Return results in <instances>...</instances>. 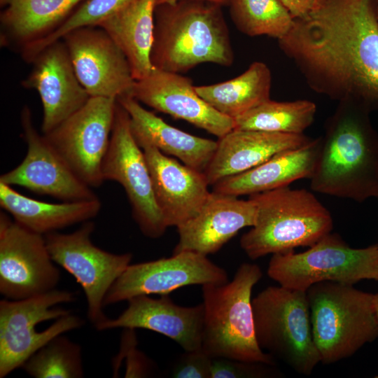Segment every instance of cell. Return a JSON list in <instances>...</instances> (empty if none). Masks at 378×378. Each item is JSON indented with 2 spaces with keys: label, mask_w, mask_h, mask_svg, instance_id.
<instances>
[{
  "label": "cell",
  "mask_w": 378,
  "mask_h": 378,
  "mask_svg": "<svg viewBox=\"0 0 378 378\" xmlns=\"http://www.w3.org/2000/svg\"><path fill=\"white\" fill-rule=\"evenodd\" d=\"M116 103L115 99L92 97L81 108L44 134L91 188L104 181L102 166L109 146Z\"/></svg>",
  "instance_id": "13"
},
{
  "label": "cell",
  "mask_w": 378,
  "mask_h": 378,
  "mask_svg": "<svg viewBox=\"0 0 378 378\" xmlns=\"http://www.w3.org/2000/svg\"><path fill=\"white\" fill-rule=\"evenodd\" d=\"M31 64V71L22 85L36 90L40 96L41 132L46 134L81 108L90 97L76 75L62 40L42 49Z\"/></svg>",
  "instance_id": "17"
},
{
  "label": "cell",
  "mask_w": 378,
  "mask_h": 378,
  "mask_svg": "<svg viewBox=\"0 0 378 378\" xmlns=\"http://www.w3.org/2000/svg\"><path fill=\"white\" fill-rule=\"evenodd\" d=\"M227 5L235 27L248 36L279 40L293 24L294 18L278 0H229Z\"/></svg>",
  "instance_id": "30"
},
{
  "label": "cell",
  "mask_w": 378,
  "mask_h": 378,
  "mask_svg": "<svg viewBox=\"0 0 378 378\" xmlns=\"http://www.w3.org/2000/svg\"><path fill=\"white\" fill-rule=\"evenodd\" d=\"M252 307L260 347L295 372L309 375L321 358L306 291L269 286L252 299Z\"/></svg>",
  "instance_id": "8"
},
{
  "label": "cell",
  "mask_w": 378,
  "mask_h": 378,
  "mask_svg": "<svg viewBox=\"0 0 378 378\" xmlns=\"http://www.w3.org/2000/svg\"><path fill=\"white\" fill-rule=\"evenodd\" d=\"M370 113L354 102H338L321 136L313 191L358 202L378 197V133Z\"/></svg>",
  "instance_id": "2"
},
{
  "label": "cell",
  "mask_w": 378,
  "mask_h": 378,
  "mask_svg": "<svg viewBox=\"0 0 378 378\" xmlns=\"http://www.w3.org/2000/svg\"><path fill=\"white\" fill-rule=\"evenodd\" d=\"M132 97L218 138L235 127L234 119L209 105L197 93L192 80L181 74L153 68L147 76L135 81Z\"/></svg>",
  "instance_id": "18"
},
{
  "label": "cell",
  "mask_w": 378,
  "mask_h": 378,
  "mask_svg": "<svg viewBox=\"0 0 378 378\" xmlns=\"http://www.w3.org/2000/svg\"><path fill=\"white\" fill-rule=\"evenodd\" d=\"M272 74L268 66L254 62L238 76L219 83L195 86L197 93L220 113L235 119L270 99Z\"/></svg>",
  "instance_id": "28"
},
{
  "label": "cell",
  "mask_w": 378,
  "mask_h": 378,
  "mask_svg": "<svg viewBox=\"0 0 378 378\" xmlns=\"http://www.w3.org/2000/svg\"><path fill=\"white\" fill-rule=\"evenodd\" d=\"M74 293L53 289L22 300L0 301V377L16 369L57 335L80 328L83 320L57 305Z\"/></svg>",
  "instance_id": "7"
},
{
  "label": "cell",
  "mask_w": 378,
  "mask_h": 378,
  "mask_svg": "<svg viewBox=\"0 0 378 378\" xmlns=\"http://www.w3.org/2000/svg\"><path fill=\"white\" fill-rule=\"evenodd\" d=\"M212 360L202 348L185 351L173 363L170 377L174 378H211Z\"/></svg>",
  "instance_id": "34"
},
{
  "label": "cell",
  "mask_w": 378,
  "mask_h": 378,
  "mask_svg": "<svg viewBox=\"0 0 378 378\" xmlns=\"http://www.w3.org/2000/svg\"><path fill=\"white\" fill-rule=\"evenodd\" d=\"M321 141L320 136L298 148L279 153L253 169L218 181L213 186V191L237 197L251 195L310 178Z\"/></svg>",
  "instance_id": "24"
},
{
  "label": "cell",
  "mask_w": 378,
  "mask_h": 378,
  "mask_svg": "<svg viewBox=\"0 0 378 378\" xmlns=\"http://www.w3.org/2000/svg\"><path fill=\"white\" fill-rule=\"evenodd\" d=\"M130 116L132 134L140 148L151 145L184 164L204 172L217 148L218 141L192 135L176 128L144 108L132 96L117 99Z\"/></svg>",
  "instance_id": "23"
},
{
  "label": "cell",
  "mask_w": 378,
  "mask_h": 378,
  "mask_svg": "<svg viewBox=\"0 0 378 378\" xmlns=\"http://www.w3.org/2000/svg\"><path fill=\"white\" fill-rule=\"evenodd\" d=\"M120 354L126 358L127 370L125 377H143L149 374L150 362L141 351L136 349L135 329L124 328Z\"/></svg>",
  "instance_id": "35"
},
{
  "label": "cell",
  "mask_w": 378,
  "mask_h": 378,
  "mask_svg": "<svg viewBox=\"0 0 378 378\" xmlns=\"http://www.w3.org/2000/svg\"><path fill=\"white\" fill-rule=\"evenodd\" d=\"M376 378H378V375L377 376H375Z\"/></svg>",
  "instance_id": "41"
},
{
  "label": "cell",
  "mask_w": 378,
  "mask_h": 378,
  "mask_svg": "<svg viewBox=\"0 0 378 378\" xmlns=\"http://www.w3.org/2000/svg\"><path fill=\"white\" fill-rule=\"evenodd\" d=\"M83 0H0L1 46L22 51L57 30Z\"/></svg>",
  "instance_id": "25"
},
{
  "label": "cell",
  "mask_w": 378,
  "mask_h": 378,
  "mask_svg": "<svg viewBox=\"0 0 378 378\" xmlns=\"http://www.w3.org/2000/svg\"><path fill=\"white\" fill-rule=\"evenodd\" d=\"M45 236L5 213L0 214V293L6 299H26L56 288L60 271Z\"/></svg>",
  "instance_id": "12"
},
{
  "label": "cell",
  "mask_w": 378,
  "mask_h": 378,
  "mask_svg": "<svg viewBox=\"0 0 378 378\" xmlns=\"http://www.w3.org/2000/svg\"><path fill=\"white\" fill-rule=\"evenodd\" d=\"M306 293L314 340L323 364L347 358L378 337L373 294L334 281L316 283Z\"/></svg>",
  "instance_id": "6"
},
{
  "label": "cell",
  "mask_w": 378,
  "mask_h": 378,
  "mask_svg": "<svg viewBox=\"0 0 378 378\" xmlns=\"http://www.w3.org/2000/svg\"><path fill=\"white\" fill-rule=\"evenodd\" d=\"M262 276L258 265L245 262L232 281L202 286V348L211 357L275 365L274 357L260 347L255 332L251 294Z\"/></svg>",
  "instance_id": "5"
},
{
  "label": "cell",
  "mask_w": 378,
  "mask_h": 378,
  "mask_svg": "<svg viewBox=\"0 0 378 378\" xmlns=\"http://www.w3.org/2000/svg\"><path fill=\"white\" fill-rule=\"evenodd\" d=\"M143 150L153 193L164 222L176 227L195 217L209 197L204 172L196 170L146 144Z\"/></svg>",
  "instance_id": "19"
},
{
  "label": "cell",
  "mask_w": 378,
  "mask_h": 378,
  "mask_svg": "<svg viewBox=\"0 0 378 378\" xmlns=\"http://www.w3.org/2000/svg\"><path fill=\"white\" fill-rule=\"evenodd\" d=\"M179 1H182V0H157V5L172 4ZM199 1H210V2L219 4L220 6L226 5L228 4V1H229V0H199Z\"/></svg>",
  "instance_id": "37"
},
{
  "label": "cell",
  "mask_w": 378,
  "mask_h": 378,
  "mask_svg": "<svg viewBox=\"0 0 378 378\" xmlns=\"http://www.w3.org/2000/svg\"><path fill=\"white\" fill-rule=\"evenodd\" d=\"M256 205L248 197L211 192L200 212L178 227V242L173 254L192 251L204 255L214 253L245 227L255 220Z\"/></svg>",
  "instance_id": "21"
},
{
  "label": "cell",
  "mask_w": 378,
  "mask_h": 378,
  "mask_svg": "<svg viewBox=\"0 0 378 378\" xmlns=\"http://www.w3.org/2000/svg\"><path fill=\"white\" fill-rule=\"evenodd\" d=\"M377 200H378V197H377Z\"/></svg>",
  "instance_id": "42"
},
{
  "label": "cell",
  "mask_w": 378,
  "mask_h": 378,
  "mask_svg": "<svg viewBox=\"0 0 378 378\" xmlns=\"http://www.w3.org/2000/svg\"><path fill=\"white\" fill-rule=\"evenodd\" d=\"M102 174L104 181L122 186L141 232L150 238L161 237L167 226L155 199L145 155L132 134L129 114L118 101Z\"/></svg>",
  "instance_id": "11"
},
{
  "label": "cell",
  "mask_w": 378,
  "mask_h": 378,
  "mask_svg": "<svg viewBox=\"0 0 378 378\" xmlns=\"http://www.w3.org/2000/svg\"><path fill=\"white\" fill-rule=\"evenodd\" d=\"M0 206L19 224L45 235L90 220L98 215L102 204L99 198L62 203L41 202L0 183Z\"/></svg>",
  "instance_id": "27"
},
{
  "label": "cell",
  "mask_w": 378,
  "mask_h": 378,
  "mask_svg": "<svg viewBox=\"0 0 378 378\" xmlns=\"http://www.w3.org/2000/svg\"><path fill=\"white\" fill-rule=\"evenodd\" d=\"M249 197L256 205L255 220L240 246L252 260L309 247L331 232L330 211L305 189L286 186Z\"/></svg>",
  "instance_id": "4"
},
{
  "label": "cell",
  "mask_w": 378,
  "mask_h": 378,
  "mask_svg": "<svg viewBox=\"0 0 378 378\" xmlns=\"http://www.w3.org/2000/svg\"><path fill=\"white\" fill-rule=\"evenodd\" d=\"M127 307L116 318H107L96 329L143 328L162 334L184 351L202 348L203 304L194 307L176 304L168 295L155 299L139 295L127 300Z\"/></svg>",
  "instance_id": "20"
},
{
  "label": "cell",
  "mask_w": 378,
  "mask_h": 378,
  "mask_svg": "<svg viewBox=\"0 0 378 378\" xmlns=\"http://www.w3.org/2000/svg\"><path fill=\"white\" fill-rule=\"evenodd\" d=\"M267 275L281 286L303 291L322 281H378V244L354 248L330 232L304 252L273 254Z\"/></svg>",
  "instance_id": "9"
},
{
  "label": "cell",
  "mask_w": 378,
  "mask_h": 378,
  "mask_svg": "<svg viewBox=\"0 0 378 378\" xmlns=\"http://www.w3.org/2000/svg\"><path fill=\"white\" fill-rule=\"evenodd\" d=\"M227 281L225 270L206 255L182 251L169 258L129 265L108 290L104 305L127 301L139 295H168L190 285Z\"/></svg>",
  "instance_id": "15"
},
{
  "label": "cell",
  "mask_w": 378,
  "mask_h": 378,
  "mask_svg": "<svg viewBox=\"0 0 378 378\" xmlns=\"http://www.w3.org/2000/svg\"><path fill=\"white\" fill-rule=\"evenodd\" d=\"M376 13H377V18L378 20V0H377V2H376Z\"/></svg>",
  "instance_id": "39"
},
{
  "label": "cell",
  "mask_w": 378,
  "mask_h": 378,
  "mask_svg": "<svg viewBox=\"0 0 378 378\" xmlns=\"http://www.w3.org/2000/svg\"><path fill=\"white\" fill-rule=\"evenodd\" d=\"M156 6L157 0H134L97 26L122 51L135 80L145 78L153 69L150 54Z\"/></svg>",
  "instance_id": "26"
},
{
  "label": "cell",
  "mask_w": 378,
  "mask_h": 378,
  "mask_svg": "<svg viewBox=\"0 0 378 378\" xmlns=\"http://www.w3.org/2000/svg\"><path fill=\"white\" fill-rule=\"evenodd\" d=\"M374 299L375 311H376L377 318L378 321V293L374 295Z\"/></svg>",
  "instance_id": "38"
},
{
  "label": "cell",
  "mask_w": 378,
  "mask_h": 378,
  "mask_svg": "<svg viewBox=\"0 0 378 378\" xmlns=\"http://www.w3.org/2000/svg\"><path fill=\"white\" fill-rule=\"evenodd\" d=\"M94 230V223L88 220L73 232L56 231L44 236L54 262L71 274L82 287L88 319L96 328L107 318L102 310L104 298L131 264L132 255L115 254L97 247L90 238Z\"/></svg>",
  "instance_id": "10"
},
{
  "label": "cell",
  "mask_w": 378,
  "mask_h": 378,
  "mask_svg": "<svg viewBox=\"0 0 378 378\" xmlns=\"http://www.w3.org/2000/svg\"><path fill=\"white\" fill-rule=\"evenodd\" d=\"M377 0H320L279 47L318 94L378 110Z\"/></svg>",
  "instance_id": "1"
},
{
  "label": "cell",
  "mask_w": 378,
  "mask_h": 378,
  "mask_svg": "<svg viewBox=\"0 0 378 378\" xmlns=\"http://www.w3.org/2000/svg\"><path fill=\"white\" fill-rule=\"evenodd\" d=\"M132 1L134 0H85L52 34L23 49L20 52L22 59L30 63L42 49L60 40L67 33L81 27H97L105 19Z\"/></svg>",
  "instance_id": "32"
},
{
  "label": "cell",
  "mask_w": 378,
  "mask_h": 378,
  "mask_svg": "<svg viewBox=\"0 0 378 378\" xmlns=\"http://www.w3.org/2000/svg\"><path fill=\"white\" fill-rule=\"evenodd\" d=\"M221 6L199 0L157 5L153 67L182 74L206 62L231 66L234 52Z\"/></svg>",
  "instance_id": "3"
},
{
  "label": "cell",
  "mask_w": 378,
  "mask_h": 378,
  "mask_svg": "<svg viewBox=\"0 0 378 378\" xmlns=\"http://www.w3.org/2000/svg\"><path fill=\"white\" fill-rule=\"evenodd\" d=\"M316 104L309 100L269 99L234 119L235 130L303 134L314 122Z\"/></svg>",
  "instance_id": "29"
},
{
  "label": "cell",
  "mask_w": 378,
  "mask_h": 378,
  "mask_svg": "<svg viewBox=\"0 0 378 378\" xmlns=\"http://www.w3.org/2000/svg\"><path fill=\"white\" fill-rule=\"evenodd\" d=\"M21 368L34 378H80L84 375L82 349L62 334L35 352Z\"/></svg>",
  "instance_id": "31"
},
{
  "label": "cell",
  "mask_w": 378,
  "mask_h": 378,
  "mask_svg": "<svg viewBox=\"0 0 378 378\" xmlns=\"http://www.w3.org/2000/svg\"><path fill=\"white\" fill-rule=\"evenodd\" d=\"M64 43L76 75L90 97L132 96L135 83L130 64L118 45L99 27H81L65 34Z\"/></svg>",
  "instance_id": "16"
},
{
  "label": "cell",
  "mask_w": 378,
  "mask_h": 378,
  "mask_svg": "<svg viewBox=\"0 0 378 378\" xmlns=\"http://www.w3.org/2000/svg\"><path fill=\"white\" fill-rule=\"evenodd\" d=\"M273 365L225 358H213L211 378H262L279 374Z\"/></svg>",
  "instance_id": "33"
},
{
  "label": "cell",
  "mask_w": 378,
  "mask_h": 378,
  "mask_svg": "<svg viewBox=\"0 0 378 378\" xmlns=\"http://www.w3.org/2000/svg\"><path fill=\"white\" fill-rule=\"evenodd\" d=\"M22 136L27 144V154L15 168L3 174L0 183L19 186L41 195L64 202L98 198L92 188L81 180L44 134L35 128L27 105L20 113Z\"/></svg>",
  "instance_id": "14"
},
{
  "label": "cell",
  "mask_w": 378,
  "mask_h": 378,
  "mask_svg": "<svg viewBox=\"0 0 378 378\" xmlns=\"http://www.w3.org/2000/svg\"><path fill=\"white\" fill-rule=\"evenodd\" d=\"M278 1L287 8L294 19L306 16L314 6V0Z\"/></svg>",
  "instance_id": "36"
},
{
  "label": "cell",
  "mask_w": 378,
  "mask_h": 378,
  "mask_svg": "<svg viewBox=\"0 0 378 378\" xmlns=\"http://www.w3.org/2000/svg\"><path fill=\"white\" fill-rule=\"evenodd\" d=\"M312 139L304 134L234 129L219 138L204 174L208 184L213 186L225 178L246 172L279 153L305 145Z\"/></svg>",
  "instance_id": "22"
},
{
  "label": "cell",
  "mask_w": 378,
  "mask_h": 378,
  "mask_svg": "<svg viewBox=\"0 0 378 378\" xmlns=\"http://www.w3.org/2000/svg\"><path fill=\"white\" fill-rule=\"evenodd\" d=\"M314 4H315L316 3H317L320 0H314Z\"/></svg>",
  "instance_id": "40"
}]
</instances>
